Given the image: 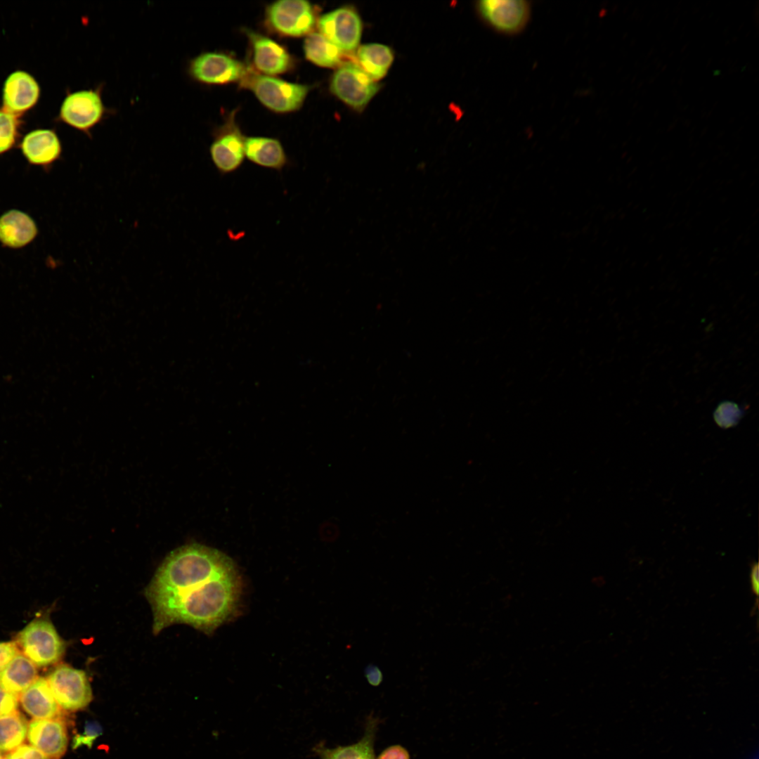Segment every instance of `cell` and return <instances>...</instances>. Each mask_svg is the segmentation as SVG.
<instances>
[{"label":"cell","instance_id":"6da1fadb","mask_svg":"<svg viewBox=\"0 0 759 759\" xmlns=\"http://www.w3.org/2000/svg\"><path fill=\"white\" fill-rule=\"evenodd\" d=\"M240 594L236 569L188 585L153 611V632L157 635L172 624L183 623L211 633L234 615Z\"/></svg>","mask_w":759,"mask_h":759},{"label":"cell","instance_id":"7a4b0ae2","mask_svg":"<svg viewBox=\"0 0 759 759\" xmlns=\"http://www.w3.org/2000/svg\"><path fill=\"white\" fill-rule=\"evenodd\" d=\"M235 569L231 559L221 551L197 543L185 545L167 556L145 595L153 607L182 585L209 580Z\"/></svg>","mask_w":759,"mask_h":759},{"label":"cell","instance_id":"3957f363","mask_svg":"<svg viewBox=\"0 0 759 759\" xmlns=\"http://www.w3.org/2000/svg\"><path fill=\"white\" fill-rule=\"evenodd\" d=\"M240 84L252 91L266 108L278 113L298 110L311 89L309 85L289 82L249 69Z\"/></svg>","mask_w":759,"mask_h":759},{"label":"cell","instance_id":"277c9868","mask_svg":"<svg viewBox=\"0 0 759 759\" xmlns=\"http://www.w3.org/2000/svg\"><path fill=\"white\" fill-rule=\"evenodd\" d=\"M16 645L36 666L46 667L58 662L65 643L51 621L46 618L29 623L16 637Z\"/></svg>","mask_w":759,"mask_h":759},{"label":"cell","instance_id":"5b68a950","mask_svg":"<svg viewBox=\"0 0 759 759\" xmlns=\"http://www.w3.org/2000/svg\"><path fill=\"white\" fill-rule=\"evenodd\" d=\"M103 84L67 95L60 110V119L69 126L92 138V131L115 111L107 108L102 98Z\"/></svg>","mask_w":759,"mask_h":759},{"label":"cell","instance_id":"8992f818","mask_svg":"<svg viewBox=\"0 0 759 759\" xmlns=\"http://www.w3.org/2000/svg\"><path fill=\"white\" fill-rule=\"evenodd\" d=\"M266 22L275 32L293 37L307 36L317 25L315 8L304 0H279L266 9Z\"/></svg>","mask_w":759,"mask_h":759},{"label":"cell","instance_id":"52a82bcc","mask_svg":"<svg viewBox=\"0 0 759 759\" xmlns=\"http://www.w3.org/2000/svg\"><path fill=\"white\" fill-rule=\"evenodd\" d=\"M62 710L74 712L86 708L93 694L86 673L67 664L56 666L46 678Z\"/></svg>","mask_w":759,"mask_h":759},{"label":"cell","instance_id":"ba28073f","mask_svg":"<svg viewBox=\"0 0 759 759\" xmlns=\"http://www.w3.org/2000/svg\"><path fill=\"white\" fill-rule=\"evenodd\" d=\"M379 84L360 67L343 63L334 72L330 90L337 98L355 110L362 111L378 92Z\"/></svg>","mask_w":759,"mask_h":759},{"label":"cell","instance_id":"9c48e42d","mask_svg":"<svg viewBox=\"0 0 759 759\" xmlns=\"http://www.w3.org/2000/svg\"><path fill=\"white\" fill-rule=\"evenodd\" d=\"M248 68L240 60L221 52H202L187 65L189 77L200 84L221 85L243 79Z\"/></svg>","mask_w":759,"mask_h":759},{"label":"cell","instance_id":"30bf717a","mask_svg":"<svg viewBox=\"0 0 759 759\" xmlns=\"http://www.w3.org/2000/svg\"><path fill=\"white\" fill-rule=\"evenodd\" d=\"M319 32L342 52L357 49L362 33V22L357 11L351 6H342L318 18Z\"/></svg>","mask_w":759,"mask_h":759},{"label":"cell","instance_id":"8fae6325","mask_svg":"<svg viewBox=\"0 0 759 759\" xmlns=\"http://www.w3.org/2000/svg\"><path fill=\"white\" fill-rule=\"evenodd\" d=\"M245 136L238 127L233 116L214 131L209 154L221 175L232 174L242 165L245 158Z\"/></svg>","mask_w":759,"mask_h":759},{"label":"cell","instance_id":"7c38bea8","mask_svg":"<svg viewBox=\"0 0 759 759\" xmlns=\"http://www.w3.org/2000/svg\"><path fill=\"white\" fill-rule=\"evenodd\" d=\"M477 11L491 28L504 34H516L526 26L531 13L529 2L524 0H483Z\"/></svg>","mask_w":759,"mask_h":759},{"label":"cell","instance_id":"4fadbf2b","mask_svg":"<svg viewBox=\"0 0 759 759\" xmlns=\"http://www.w3.org/2000/svg\"><path fill=\"white\" fill-rule=\"evenodd\" d=\"M245 33L252 48L253 65L260 74L273 76L292 68V58L284 46L254 31L246 30Z\"/></svg>","mask_w":759,"mask_h":759},{"label":"cell","instance_id":"5bb4252c","mask_svg":"<svg viewBox=\"0 0 759 759\" xmlns=\"http://www.w3.org/2000/svg\"><path fill=\"white\" fill-rule=\"evenodd\" d=\"M27 738L31 745L49 758L60 759L67 746L66 723L61 716L33 719L28 723Z\"/></svg>","mask_w":759,"mask_h":759},{"label":"cell","instance_id":"9a60e30c","mask_svg":"<svg viewBox=\"0 0 759 759\" xmlns=\"http://www.w3.org/2000/svg\"><path fill=\"white\" fill-rule=\"evenodd\" d=\"M380 720L370 714L365 720L364 733L357 742L328 747L323 741L313 748V752L320 759H375L374 745Z\"/></svg>","mask_w":759,"mask_h":759},{"label":"cell","instance_id":"2e32d148","mask_svg":"<svg viewBox=\"0 0 759 759\" xmlns=\"http://www.w3.org/2000/svg\"><path fill=\"white\" fill-rule=\"evenodd\" d=\"M39 96V87L36 80L28 73L17 71L7 78L3 90L5 110L13 113H21L31 108Z\"/></svg>","mask_w":759,"mask_h":759},{"label":"cell","instance_id":"e0dca14e","mask_svg":"<svg viewBox=\"0 0 759 759\" xmlns=\"http://www.w3.org/2000/svg\"><path fill=\"white\" fill-rule=\"evenodd\" d=\"M245 154L253 164L277 171H281L289 163L282 143L275 138L245 137Z\"/></svg>","mask_w":759,"mask_h":759},{"label":"cell","instance_id":"ac0fdd59","mask_svg":"<svg viewBox=\"0 0 759 759\" xmlns=\"http://www.w3.org/2000/svg\"><path fill=\"white\" fill-rule=\"evenodd\" d=\"M24 711L34 719L60 716L61 708L55 699L46 678L38 677L18 696Z\"/></svg>","mask_w":759,"mask_h":759},{"label":"cell","instance_id":"d6986e66","mask_svg":"<svg viewBox=\"0 0 759 759\" xmlns=\"http://www.w3.org/2000/svg\"><path fill=\"white\" fill-rule=\"evenodd\" d=\"M21 149L28 162L37 165H49L62 153L58 136L48 129H38L27 134L22 140Z\"/></svg>","mask_w":759,"mask_h":759},{"label":"cell","instance_id":"ffe728a7","mask_svg":"<svg viewBox=\"0 0 759 759\" xmlns=\"http://www.w3.org/2000/svg\"><path fill=\"white\" fill-rule=\"evenodd\" d=\"M37 227L26 213L11 209L0 216V242L9 248H21L37 236Z\"/></svg>","mask_w":759,"mask_h":759},{"label":"cell","instance_id":"44dd1931","mask_svg":"<svg viewBox=\"0 0 759 759\" xmlns=\"http://www.w3.org/2000/svg\"><path fill=\"white\" fill-rule=\"evenodd\" d=\"M38 677L36 666L18 653L1 671L0 687L19 696Z\"/></svg>","mask_w":759,"mask_h":759},{"label":"cell","instance_id":"7402d4cb","mask_svg":"<svg viewBox=\"0 0 759 759\" xmlns=\"http://www.w3.org/2000/svg\"><path fill=\"white\" fill-rule=\"evenodd\" d=\"M357 65L372 80L383 78L394 60L392 50L381 44H368L358 47Z\"/></svg>","mask_w":759,"mask_h":759},{"label":"cell","instance_id":"603a6c76","mask_svg":"<svg viewBox=\"0 0 759 759\" xmlns=\"http://www.w3.org/2000/svg\"><path fill=\"white\" fill-rule=\"evenodd\" d=\"M304 53L311 63L322 67H335L342 64V52L319 32L309 34L304 41Z\"/></svg>","mask_w":759,"mask_h":759},{"label":"cell","instance_id":"cb8c5ba5","mask_svg":"<svg viewBox=\"0 0 759 759\" xmlns=\"http://www.w3.org/2000/svg\"><path fill=\"white\" fill-rule=\"evenodd\" d=\"M28 723L18 711L0 716V752H10L23 744Z\"/></svg>","mask_w":759,"mask_h":759},{"label":"cell","instance_id":"d4e9b609","mask_svg":"<svg viewBox=\"0 0 759 759\" xmlns=\"http://www.w3.org/2000/svg\"><path fill=\"white\" fill-rule=\"evenodd\" d=\"M17 134V120L14 114L0 110V153L12 148Z\"/></svg>","mask_w":759,"mask_h":759},{"label":"cell","instance_id":"484cf974","mask_svg":"<svg viewBox=\"0 0 759 759\" xmlns=\"http://www.w3.org/2000/svg\"><path fill=\"white\" fill-rule=\"evenodd\" d=\"M741 417V411L737 404L732 402L720 403L714 413V419L721 427L728 428L737 424Z\"/></svg>","mask_w":759,"mask_h":759},{"label":"cell","instance_id":"4316f807","mask_svg":"<svg viewBox=\"0 0 759 759\" xmlns=\"http://www.w3.org/2000/svg\"><path fill=\"white\" fill-rule=\"evenodd\" d=\"M5 759H51L31 744H22L9 752Z\"/></svg>","mask_w":759,"mask_h":759},{"label":"cell","instance_id":"83f0119b","mask_svg":"<svg viewBox=\"0 0 759 759\" xmlns=\"http://www.w3.org/2000/svg\"><path fill=\"white\" fill-rule=\"evenodd\" d=\"M18 702V695L6 692L0 687V716L16 711Z\"/></svg>","mask_w":759,"mask_h":759},{"label":"cell","instance_id":"f1b7e54d","mask_svg":"<svg viewBox=\"0 0 759 759\" xmlns=\"http://www.w3.org/2000/svg\"><path fill=\"white\" fill-rule=\"evenodd\" d=\"M375 759H410L408 751L400 744H394L384 748Z\"/></svg>","mask_w":759,"mask_h":759},{"label":"cell","instance_id":"f546056e","mask_svg":"<svg viewBox=\"0 0 759 759\" xmlns=\"http://www.w3.org/2000/svg\"><path fill=\"white\" fill-rule=\"evenodd\" d=\"M19 649L13 642H0V671L18 654Z\"/></svg>","mask_w":759,"mask_h":759},{"label":"cell","instance_id":"4dcf8cb0","mask_svg":"<svg viewBox=\"0 0 759 759\" xmlns=\"http://www.w3.org/2000/svg\"><path fill=\"white\" fill-rule=\"evenodd\" d=\"M365 677L368 682L373 686H379L383 680V675L378 666L375 664L368 665L364 670Z\"/></svg>","mask_w":759,"mask_h":759},{"label":"cell","instance_id":"1f68e13d","mask_svg":"<svg viewBox=\"0 0 759 759\" xmlns=\"http://www.w3.org/2000/svg\"><path fill=\"white\" fill-rule=\"evenodd\" d=\"M751 582L753 592L758 595V563L753 564L751 571Z\"/></svg>","mask_w":759,"mask_h":759},{"label":"cell","instance_id":"d6a6232c","mask_svg":"<svg viewBox=\"0 0 759 759\" xmlns=\"http://www.w3.org/2000/svg\"><path fill=\"white\" fill-rule=\"evenodd\" d=\"M0 759H5L1 753H0Z\"/></svg>","mask_w":759,"mask_h":759}]
</instances>
